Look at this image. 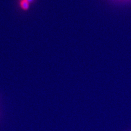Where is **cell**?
<instances>
[{"instance_id":"1","label":"cell","mask_w":131,"mask_h":131,"mask_svg":"<svg viewBox=\"0 0 131 131\" xmlns=\"http://www.w3.org/2000/svg\"><path fill=\"white\" fill-rule=\"evenodd\" d=\"M30 3L28 1V0H20V6L21 9L24 10H27L30 7Z\"/></svg>"},{"instance_id":"2","label":"cell","mask_w":131,"mask_h":131,"mask_svg":"<svg viewBox=\"0 0 131 131\" xmlns=\"http://www.w3.org/2000/svg\"><path fill=\"white\" fill-rule=\"evenodd\" d=\"M34 1V0H28V1L30 3H31Z\"/></svg>"}]
</instances>
